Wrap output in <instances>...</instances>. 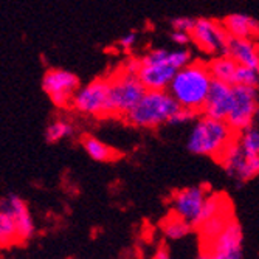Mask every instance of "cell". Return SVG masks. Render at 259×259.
Masks as SVG:
<instances>
[{
	"mask_svg": "<svg viewBox=\"0 0 259 259\" xmlns=\"http://www.w3.org/2000/svg\"><path fill=\"white\" fill-rule=\"evenodd\" d=\"M211 84L213 78L209 75L208 64L193 61L176 73L168 92L183 110L197 115L205 106Z\"/></svg>",
	"mask_w": 259,
	"mask_h": 259,
	"instance_id": "cell-1",
	"label": "cell"
},
{
	"mask_svg": "<svg viewBox=\"0 0 259 259\" xmlns=\"http://www.w3.org/2000/svg\"><path fill=\"white\" fill-rule=\"evenodd\" d=\"M236 135L238 134L227 124V121L213 120L202 115L196 118L190 131V135L186 138V148L196 155L219 160Z\"/></svg>",
	"mask_w": 259,
	"mask_h": 259,
	"instance_id": "cell-2",
	"label": "cell"
},
{
	"mask_svg": "<svg viewBox=\"0 0 259 259\" xmlns=\"http://www.w3.org/2000/svg\"><path fill=\"white\" fill-rule=\"evenodd\" d=\"M180 109L168 90H146L145 97L124 116V121L138 129H157L169 124Z\"/></svg>",
	"mask_w": 259,
	"mask_h": 259,
	"instance_id": "cell-3",
	"label": "cell"
},
{
	"mask_svg": "<svg viewBox=\"0 0 259 259\" xmlns=\"http://www.w3.org/2000/svg\"><path fill=\"white\" fill-rule=\"evenodd\" d=\"M109 81V116H124L145 97L146 89L138 79V75L127 73L120 68Z\"/></svg>",
	"mask_w": 259,
	"mask_h": 259,
	"instance_id": "cell-4",
	"label": "cell"
},
{
	"mask_svg": "<svg viewBox=\"0 0 259 259\" xmlns=\"http://www.w3.org/2000/svg\"><path fill=\"white\" fill-rule=\"evenodd\" d=\"M177 70L169 64V52L164 49L149 50L140 58L138 79L146 90H168Z\"/></svg>",
	"mask_w": 259,
	"mask_h": 259,
	"instance_id": "cell-5",
	"label": "cell"
},
{
	"mask_svg": "<svg viewBox=\"0 0 259 259\" xmlns=\"http://www.w3.org/2000/svg\"><path fill=\"white\" fill-rule=\"evenodd\" d=\"M73 112L92 118L109 116V81L107 78H97L85 85H81L75 93L70 106Z\"/></svg>",
	"mask_w": 259,
	"mask_h": 259,
	"instance_id": "cell-6",
	"label": "cell"
},
{
	"mask_svg": "<svg viewBox=\"0 0 259 259\" xmlns=\"http://www.w3.org/2000/svg\"><path fill=\"white\" fill-rule=\"evenodd\" d=\"M40 85L52 104L59 110H65L72 106V100L79 90L81 82L79 78L70 70L49 68L42 76Z\"/></svg>",
	"mask_w": 259,
	"mask_h": 259,
	"instance_id": "cell-7",
	"label": "cell"
},
{
	"mask_svg": "<svg viewBox=\"0 0 259 259\" xmlns=\"http://www.w3.org/2000/svg\"><path fill=\"white\" fill-rule=\"evenodd\" d=\"M257 110V89L233 85V104L225 120L227 124L236 134H241L254 124Z\"/></svg>",
	"mask_w": 259,
	"mask_h": 259,
	"instance_id": "cell-8",
	"label": "cell"
},
{
	"mask_svg": "<svg viewBox=\"0 0 259 259\" xmlns=\"http://www.w3.org/2000/svg\"><path fill=\"white\" fill-rule=\"evenodd\" d=\"M244 231L241 224L231 218L219 236L205 245L209 259H242Z\"/></svg>",
	"mask_w": 259,
	"mask_h": 259,
	"instance_id": "cell-9",
	"label": "cell"
},
{
	"mask_svg": "<svg viewBox=\"0 0 259 259\" xmlns=\"http://www.w3.org/2000/svg\"><path fill=\"white\" fill-rule=\"evenodd\" d=\"M228 37L230 36L222 27V23L213 19H197L196 27L191 33V42H194L197 49L213 56L225 55Z\"/></svg>",
	"mask_w": 259,
	"mask_h": 259,
	"instance_id": "cell-10",
	"label": "cell"
},
{
	"mask_svg": "<svg viewBox=\"0 0 259 259\" xmlns=\"http://www.w3.org/2000/svg\"><path fill=\"white\" fill-rule=\"evenodd\" d=\"M0 209L7 213L10 219L14 222L19 242H27L34 238L36 224L25 199L16 193H10L0 197Z\"/></svg>",
	"mask_w": 259,
	"mask_h": 259,
	"instance_id": "cell-11",
	"label": "cell"
},
{
	"mask_svg": "<svg viewBox=\"0 0 259 259\" xmlns=\"http://www.w3.org/2000/svg\"><path fill=\"white\" fill-rule=\"evenodd\" d=\"M225 172L238 182H248L259 176V157L244 152L234 138L233 143L219 158Z\"/></svg>",
	"mask_w": 259,
	"mask_h": 259,
	"instance_id": "cell-12",
	"label": "cell"
},
{
	"mask_svg": "<svg viewBox=\"0 0 259 259\" xmlns=\"http://www.w3.org/2000/svg\"><path fill=\"white\" fill-rule=\"evenodd\" d=\"M208 190L205 186H186L176 191L171 197L172 214L190 222L194 228V224L203 208V203L208 197Z\"/></svg>",
	"mask_w": 259,
	"mask_h": 259,
	"instance_id": "cell-13",
	"label": "cell"
},
{
	"mask_svg": "<svg viewBox=\"0 0 259 259\" xmlns=\"http://www.w3.org/2000/svg\"><path fill=\"white\" fill-rule=\"evenodd\" d=\"M231 104H233V85L221 81H213L208 98L200 113L203 116H208V118L225 121L230 113Z\"/></svg>",
	"mask_w": 259,
	"mask_h": 259,
	"instance_id": "cell-14",
	"label": "cell"
},
{
	"mask_svg": "<svg viewBox=\"0 0 259 259\" xmlns=\"http://www.w3.org/2000/svg\"><path fill=\"white\" fill-rule=\"evenodd\" d=\"M225 55L238 65L256 68L259 67V47L253 39L228 37Z\"/></svg>",
	"mask_w": 259,
	"mask_h": 259,
	"instance_id": "cell-15",
	"label": "cell"
},
{
	"mask_svg": "<svg viewBox=\"0 0 259 259\" xmlns=\"http://www.w3.org/2000/svg\"><path fill=\"white\" fill-rule=\"evenodd\" d=\"M221 23L230 37L254 39L259 34V22L248 14L233 13L228 14Z\"/></svg>",
	"mask_w": 259,
	"mask_h": 259,
	"instance_id": "cell-16",
	"label": "cell"
},
{
	"mask_svg": "<svg viewBox=\"0 0 259 259\" xmlns=\"http://www.w3.org/2000/svg\"><path fill=\"white\" fill-rule=\"evenodd\" d=\"M81 146L92 160H95L98 163L113 161L120 155L113 148H110L109 145L104 143V141H101L100 138H97L92 134H85L81 137Z\"/></svg>",
	"mask_w": 259,
	"mask_h": 259,
	"instance_id": "cell-17",
	"label": "cell"
},
{
	"mask_svg": "<svg viewBox=\"0 0 259 259\" xmlns=\"http://www.w3.org/2000/svg\"><path fill=\"white\" fill-rule=\"evenodd\" d=\"M224 213H231V205H230V200L227 199V196L224 194H208L205 203H203V208L200 211V214L194 224V228H199L202 227L205 222L211 221L213 218L219 216V214H224Z\"/></svg>",
	"mask_w": 259,
	"mask_h": 259,
	"instance_id": "cell-18",
	"label": "cell"
},
{
	"mask_svg": "<svg viewBox=\"0 0 259 259\" xmlns=\"http://www.w3.org/2000/svg\"><path fill=\"white\" fill-rule=\"evenodd\" d=\"M236 68H238V64L231 58H228L227 55L214 56L208 62V70H209V75L213 78V81H221V82H225L230 85H233Z\"/></svg>",
	"mask_w": 259,
	"mask_h": 259,
	"instance_id": "cell-19",
	"label": "cell"
},
{
	"mask_svg": "<svg viewBox=\"0 0 259 259\" xmlns=\"http://www.w3.org/2000/svg\"><path fill=\"white\" fill-rule=\"evenodd\" d=\"M75 134H76L75 123L70 121L68 118H64V116H58V118L47 124L44 131V138L47 143L55 145V143H61L64 140L72 138Z\"/></svg>",
	"mask_w": 259,
	"mask_h": 259,
	"instance_id": "cell-20",
	"label": "cell"
},
{
	"mask_svg": "<svg viewBox=\"0 0 259 259\" xmlns=\"http://www.w3.org/2000/svg\"><path fill=\"white\" fill-rule=\"evenodd\" d=\"M191 230H193V225L190 222H186L185 219L172 213L161 222V231L164 234V238L169 241H180L186 238Z\"/></svg>",
	"mask_w": 259,
	"mask_h": 259,
	"instance_id": "cell-21",
	"label": "cell"
},
{
	"mask_svg": "<svg viewBox=\"0 0 259 259\" xmlns=\"http://www.w3.org/2000/svg\"><path fill=\"white\" fill-rule=\"evenodd\" d=\"M233 218L231 213H224V214H219L216 218H213L211 221L205 222L202 227H199L200 230V238H202V242L203 245L209 244L211 241H214L219 234L222 233V230L225 228L227 222Z\"/></svg>",
	"mask_w": 259,
	"mask_h": 259,
	"instance_id": "cell-22",
	"label": "cell"
},
{
	"mask_svg": "<svg viewBox=\"0 0 259 259\" xmlns=\"http://www.w3.org/2000/svg\"><path fill=\"white\" fill-rule=\"evenodd\" d=\"M17 241V233L14 222L10 219L7 213L0 209V247H7L11 244H16Z\"/></svg>",
	"mask_w": 259,
	"mask_h": 259,
	"instance_id": "cell-23",
	"label": "cell"
},
{
	"mask_svg": "<svg viewBox=\"0 0 259 259\" xmlns=\"http://www.w3.org/2000/svg\"><path fill=\"white\" fill-rule=\"evenodd\" d=\"M233 85H242V87H256L259 85V75L256 68L238 65L236 73H234Z\"/></svg>",
	"mask_w": 259,
	"mask_h": 259,
	"instance_id": "cell-24",
	"label": "cell"
},
{
	"mask_svg": "<svg viewBox=\"0 0 259 259\" xmlns=\"http://www.w3.org/2000/svg\"><path fill=\"white\" fill-rule=\"evenodd\" d=\"M196 22H197V19H193V17H176L171 20V25L176 31L191 34L196 27Z\"/></svg>",
	"mask_w": 259,
	"mask_h": 259,
	"instance_id": "cell-25",
	"label": "cell"
},
{
	"mask_svg": "<svg viewBox=\"0 0 259 259\" xmlns=\"http://www.w3.org/2000/svg\"><path fill=\"white\" fill-rule=\"evenodd\" d=\"M196 113L193 112H188V110H183L180 109L174 118L171 120L169 126H179V124H185V123H191V121H196Z\"/></svg>",
	"mask_w": 259,
	"mask_h": 259,
	"instance_id": "cell-26",
	"label": "cell"
},
{
	"mask_svg": "<svg viewBox=\"0 0 259 259\" xmlns=\"http://www.w3.org/2000/svg\"><path fill=\"white\" fill-rule=\"evenodd\" d=\"M135 44H137V31H129V33H126V34L118 40L120 49L124 50V52L132 50L134 47H135Z\"/></svg>",
	"mask_w": 259,
	"mask_h": 259,
	"instance_id": "cell-27",
	"label": "cell"
},
{
	"mask_svg": "<svg viewBox=\"0 0 259 259\" xmlns=\"http://www.w3.org/2000/svg\"><path fill=\"white\" fill-rule=\"evenodd\" d=\"M171 39H172V42L174 44H177V45H188L191 42V34H188V33H182V31H174L172 34H171Z\"/></svg>",
	"mask_w": 259,
	"mask_h": 259,
	"instance_id": "cell-28",
	"label": "cell"
},
{
	"mask_svg": "<svg viewBox=\"0 0 259 259\" xmlns=\"http://www.w3.org/2000/svg\"><path fill=\"white\" fill-rule=\"evenodd\" d=\"M152 259H172V257H171V253H169L168 247L166 245H161V247L157 248V251H155V254H154Z\"/></svg>",
	"mask_w": 259,
	"mask_h": 259,
	"instance_id": "cell-29",
	"label": "cell"
},
{
	"mask_svg": "<svg viewBox=\"0 0 259 259\" xmlns=\"http://www.w3.org/2000/svg\"><path fill=\"white\" fill-rule=\"evenodd\" d=\"M196 259H209V254H208L205 250H202V251L197 254V257H196Z\"/></svg>",
	"mask_w": 259,
	"mask_h": 259,
	"instance_id": "cell-30",
	"label": "cell"
},
{
	"mask_svg": "<svg viewBox=\"0 0 259 259\" xmlns=\"http://www.w3.org/2000/svg\"><path fill=\"white\" fill-rule=\"evenodd\" d=\"M257 75H259V67H257Z\"/></svg>",
	"mask_w": 259,
	"mask_h": 259,
	"instance_id": "cell-31",
	"label": "cell"
}]
</instances>
